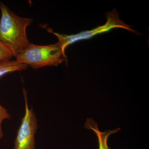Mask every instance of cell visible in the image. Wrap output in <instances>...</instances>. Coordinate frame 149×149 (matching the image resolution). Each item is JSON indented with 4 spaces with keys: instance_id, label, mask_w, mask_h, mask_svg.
<instances>
[{
    "instance_id": "cell-3",
    "label": "cell",
    "mask_w": 149,
    "mask_h": 149,
    "mask_svg": "<svg viewBox=\"0 0 149 149\" xmlns=\"http://www.w3.org/2000/svg\"><path fill=\"white\" fill-rule=\"evenodd\" d=\"M107 22L102 26H99L92 30L83 31L75 35H62L53 32L51 29H48L47 30L58 37V43L64 53H65V49L70 45L81 40L90 39L98 34L108 32L114 28H122L137 34V31L131 29V26L125 24L120 19L118 13L114 9L112 11L107 14Z\"/></svg>"
},
{
    "instance_id": "cell-2",
    "label": "cell",
    "mask_w": 149,
    "mask_h": 149,
    "mask_svg": "<svg viewBox=\"0 0 149 149\" xmlns=\"http://www.w3.org/2000/svg\"><path fill=\"white\" fill-rule=\"evenodd\" d=\"M20 63L30 65L34 69L47 66H56L67 61L58 43L48 45H39L32 43L16 57Z\"/></svg>"
},
{
    "instance_id": "cell-1",
    "label": "cell",
    "mask_w": 149,
    "mask_h": 149,
    "mask_svg": "<svg viewBox=\"0 0 149 149\" xmlns=\"http://www.w3.org/2000/svg\"><path fill=\"white\" fill-rule=\"evenodd\" d=\"M0 10V41L16 58L31 43L28 40L26 29L33 19L18 16L2 2Z\"/></svg>"
},
{
    "instance_id": "cell-6",
    "label": "cell",
    "mask_w": 149,
    "mask_h": 149,
    "mask_svg": "<svg viewBox=\"0 0 149 149\" xmlns=\"http://www.w3.org/2000/svg\"><path fill=\"white\" fill-rule=\"evenodd\" d=\"M28 66L27 65L20 63L16 60L0 61V78L9 72L25 70Z\"/></svg>"
},
{
    "instance_id": "cell-4",
    "label": "cell",
    "mask_w": 149,
    "mask_h": 149,
    "mask_svg": "<svg viewBox=\"0 0 149 149\" xmlns=\"http://www.w3.org/2000/svg\"><path fill=\"white\" fill-rule=\"evenodd\" d=\"M25 102L24 116L17 130L16 139L14 142V149H35V136L38 127L37 119L33 109H29L27 92L23 90Z\"/></svg>"
},
{
    "instance_id": "cell-7",
    "label": "cell",
    "mask_w": 149,
    "mask_h": 149,
    "mask_svg": "<svg viewBox=\"0 0 149 149\" xmlns=\"http://www.w3.org/2000/svg\"><path fill=\"white\" fill-rule=\"evenodd\" d=\"M13 56L10 51L0 41V61L11 60Z\"/></svg>"
},
{
    "instance_id": "cell-8",
    "label": "cell",
    "mask_w": 149,
    "mask_h": 149,
    "mask_svg": "<svg viewBox=\"0 0 149 149\" xmlns=\"http://www.w3.org/2000/svg\"><path fill=\"white\" fill-rule=\"evenodd\" d=\"M6 119H11V116L8 113L7 110L0 104V140L2 139L4 136L1 128L2 123L3 120Z\"/></svg>"
},
{
    "instance_id": "cell-5",
    "label": "cell",
    "mask_w": 149,
    "mask_h": 149,
    "mask_svg": "<svg viewBox=\"0 0 149 149\" xmlns=\"http://www.w3.org/2000/svg\"><path fill=\"white\" fill-rule=\"evenodd\" d=\"M84 127L86 129L93 130L95 133L98 141L99 149H111L108 145L109 138L112 134L118 133L120 130V128H118L102 132L99 130L97 123L91 118L87 119Z\"/></svg>"
}]
</instances>
